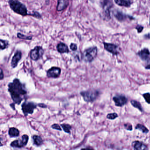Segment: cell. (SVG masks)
<instances>
[{
  "label": "cell",
  "mask_w": 150,
  "mask_h": 150,
  "mask_svg": "<svg viewBox=\"0 0 150 150\" xmlns=\"http://www.w3.org/2000/svg\"><path fill=\"white\" fill-rule=\"evenodd\" d=\"M8 91L12 100L16 104H21L28 93L25 84H23L18 79H15L8 85Z\"/></svg>",
  "instance_id": "cell-1"
},
{
  "label": "cell",
  "mask_w": 150,
  "mask_h": 150,
  "mask_svg": "<svg viewBox=\"0 0 150 150\" xmlns=\"http://www.w3.org/2000/svg\"><path fill=\"white\" fill-rule=\"evenodd\" d=\"M8 4L10 8L16 13L23 16L28 15L26 6L18 0H9Z\"/></svg>",
  "instance_id": "cell-2"
},
{
  "label": "cell",
  "mask_w": 150,
  "mask_h": 150,
  "mask_svg": "<svg viewBox=\"0 0 150 150\" xmlns=\"http://www.w3.org/2000/svg\"><path fill=\"white\" fill-rule=\"evenodd\" d=\"M98 50L97 47H90L85 50L82 54V59L84 61L91 63L96 57Z\"/></svg>",
  "instance_id": "cell-3"
},
{
  "label": "cell",
  "mask_w": 150,
  "mask_h": 150,
  "mask_svg": "<svg viewBox=\"0 0 150 150\" xmlns=\"http://www.w3.org/2000/svg\"><path fill=\"white\" fill-rule=\"evenodd\" d=\"M81 95L86 102H93L98 98L100 92L96 90H89L82 91L80 93Z\"/></svg>",
  "instance_id": "cell-4"
},
{
  "label": "cell",
  "mask_w": 150,
  "mask_h": 150,
  "mask_svg": "<svg viewBox=\"0 0 150 150\" xmlns=\"http://www.w3.org/2000/svg\"><path fill=\"white\" fill-rule=\"evenodd\" d=\"M37 105L32 102L25 101L22 105V110L25 116L29 114H32L34 113L35 109L36 108Z\"/></svg>",
  "instance_id": "cell-5"
},
{
  "label": "cell",
  "mask_w": 150,
  "mask_h": 150,
  "mask_svg": "<svg viewBox=\"0 0 150 150\" xmlns=\"http://www.w3.org/2000/svg\"><path fill=\"white\" fill-rule=\"evenodd\" d=\"M44 50L41 46H37L31 50L30 53V58L34 61H37L42 57Z\"/></svg>",
  "instance_id": "cell-6"
},
{
  "label": "cell",
  "mask_w": 150,
  "mask_h": 150,
  "mask_svg": "<svg viewBox=\"0 0 150 150\" xmlns=\"http://www.w3.org/2000/svg\"><path fill=\"white\" fill-rule=\"evenodd\" d=\"M28 140L29 136L27 135H23L21 139H17L12 142L10 146L14 148H22L27 145Z\"/></svg>",
  "instance_id": "cell-7"
},
{
  "label": "cell",
  "mask_w": 150,
  "mask_h": 150,
  "mask_svg": "<svg viewBox=\"0 0 150 150\" xmlns=\"http://www.w3.org/2000/svg\"><path fill=\"white\" fill-rule=\"evenodd\" d=\"M112 5V0H103V1L102 6L104 15L108 20L110 19V9Z\"/></svg>",
  "instance_id": "cell-8"
},
{
  "label": "cell",
  "mask_w": 150,
  "mask_h": 150,
  "mask_svg": "<svg viewBox=\"0 0 150 150\" xmlns=\"http://www.w3.org/2000/svg\"><path fill=\"white\" fill-rule=\"evenodd\" d=\"M113 100L117 107H122L128 102L127 98L123 95H116L113 97Z\"/></svg>",
  "instance_id": "cell-9"
},
{
  "label": "cell",
  "mask_w": 150,
  "mask_h": 150,
  "mask_svg": "<svg viewBox=\"0 0 150 150\" xmlns=\"http://www.w3.org/2000/svg\"><path fill=\"white\" fill-rule=\"evenodd\" d=\"M104 48L107 51L114 55H117L119 53L118 46L113 44L103 42Z\"/></svg>",
  "instance_id": "cell-10"
},
{
  "label": "cell",
  "mask_w": 150,
  "mask_h": 150,
  "mask_svg": "<svg viewBox=\"0 0 150 150\" xmlns=\"http://www.w3.org/2000/svg\"><path fill=\"white\" fill-rule=\"evenodd\" d=\"M61 71V69L59 67H53L48 70L47 73V76L49 78H58L60 76Z\"/></svg>",
  "instance_id": "cell-11"
},
{
  "label": "cell",
  "mask_w": 150,
  "mask_h": 150,
  "mask_svg": "<svg viewBox=\"0 0 150 150\" xmlns=\"http://www.w3.org/2000/svg\"><path fill=\"white\" fill-rule=\"evenodd\" d=\"M22 56V54L21 51H17L16 52L11 61V66L13 68H15L17 66L18 63L21 59Z\"/></svg>",
  "instance_id": "cell-12"
},
{
  "label": "cell",
  "mask_w": 150,
  "mask_h": 150,
  "mask_svg": "<svg viewBox=\"0 0 150 150\" xmlns=\"http://www.w3.org/2000/svg\"><path fill=\"white\" fill-rule=\"evenodd\" d=\"M69 0H58L57 7V11H63L67 8L69 5Z\"/></svg>",
  "instance_id": "cell-13"
},
{
  "label": "cell",
  "mask_w": 150,
  "mask_h": 150,
  "mask_svg": "<svg viewBox=\"0 0 150 150\" xmlns=\"http://www.w3.org/2000/svg\"><path fill=\"white\" fill-rule=\"evenodd\" d=\"M138 55L139 56V57L142 60L146 61L149 59L150 56V52L148 49L145 48L139 52Z\"/></svg>",
  "instance_id": "cell-14"
},
{
  "label": "cell",
  "mask_w": 150,
  "mask_h": 150,
  "mask_svg": "<svg viewBox=\"0 0 150 150\" xmlns=\"http://www.w3.org/2000/svg\"><path fill=\"white\" fill-rule=\"evenodd\" d=\"M57 50L58 52L60 53H68L69 52V50L68 47L65 44L60 42L57 45Z\"/></svg>",
  "instance_id": "cell-15"
},
{
  "label": "cell",
  "mask_w": 150,
  "mask_h": 150,
  "mask_svg": "<svg viewBox=\"0 0 150 150\" xmlns=\"http://www.w3.org/2000/svg\"><path fill=\"white\" fill-rule=\"evenodd\" d=\"M133 147L135 150H146L148 149L145 144L138 141L133 142Z\"/></svg>",
  "instance_id": "cell-16"
},
{
  "label": "cell",
  "mask_w": 150,
  "mask_h": 150,
  "mask_svg": "<svg viewBox=\"0 0 150 150\" xmlns=\"http://www.w3.org/2000/svg\"><path fill=\"white\" fill-rule=\"evenodd\" d=\"M115 2L121 6L129 7L131 5L132 2L130 0H115Z\"/></svg>",
  "instance_id": "cell-17"
},
{
  "label": "cell",
  "mask_w": 150,
  "mask_h": 150,
  "mask_svg": "<svg viewBox=\"0 0 150 150\" xmlns=\"http://www.w3.org/2000/svg\"><path fill=\"white\" fill-rule=\"evenodd\" d=\"M8 135L10 137H16L20 135V131L14 127L10 128L8 130Z\"/></svg>",
  "instance_id": "cell-18"
},
{
  "label": "cell",
  "mask_w": 150,
  "mask_h": 150,
  "mask_svg": "<svg viewBox=\"0 0 150 150\" xmlns=\"http://www.w3.org/2000/svg\"><path fill=\"white\" fill-rule=\"evenodd\" d=\"M34 144L37 146H40L43 143V140L40 136L38 135H34L32 137Z\"/></svg>",
  "instance_id": "cell-19"
},
{
  "label": "cell",
  "mask_w": 150,
  "mask_h": 150,
  "mask_svg": "<svg viewBox=\"0 0 150 150\" xmlns=\"http://www.w3.org/2000/svg\"><path fill=\"white\" fill-rule=\"evenodd\" d=\"M114 16L119 21H122L126 18V16L119 11H115L114 13Z\"/></svg>",
  "instance_id": "cell-20"
},
{
  "label": "cell",
  "mask_w": 150,
  "mask_h": 150,
  "mask_svg": "<svg viewBox=\"0 0 150 150\" xmlns=\"http://www.w3.org/2000/svg\"><path fill=\"white\" fill-rule=\"evenodd\" d=\"M130 103L133 106V107H134V108H137L141 112H143L144 111L143 108H142L140 103L136 100H131Z\"/></svg>",
  "instance_id": "cell-21"
},
{
  "label": "cell",
  "mask_w": 150,
  "mask_h": 150,
  "mask_svg": "<svg viewBox=\"0 0 150 150\" xmlns=\"http://www.w3.org/2000/svg\"><path fill=\"white\" fill-rule=\"evenodd\" d=\"M135 129L139 130L142 132L143 133H147L149 132V130L147 129V128H146L144 125L140 124H138L137 125V126L135 127Z\"/></svg>",
  "instance_id": "cell-22"
},
{
  "label": "cell",
  "mask_w": 150,
  "mask_h": 150,
  "mask_svg": "<svg viewBox=\"0 0 150 150\" xmlns=\"http://www.w3.org/2000/svg\"><path fill=\"white\" fill-rule=\"evenodd\" d=\"M9 45V43L8 41L3 40L2 39L0 40V48L1 50H4L8 47Z\"/></svg>",
  "instance_id": "cell-23"
},
{
  "label": "cell",
  "mask_w": 150,
  "mask_h": 150,
  "mask_svg": "<svg viewBox=\"0 0 150 150\" xmlns=\"http://www.w3.org/2000/svg\"><path fill=\"white\" fill-rule=\"evenodd\" d=\"M61 127L63 128V130L65 132L67 133H70L71 130V129L72 127L71 125L67 124H62L61 125Z\"/></svg>",
  "instance_id": "cell-24"
},
{
  "label": "cell",
  "mask_w": 150,
  "mask_h": 150,
  "mask_svg": "<svg viewBox=\"0 0 150 150\" xmlns=\"http://www.w3.org/2000/svg\"><path fill=\"white\" fill-rule=\"evenodd\" d=\"M17 36L20 39H23V40H31L32 39V37L28 36L20 33H17Z\"/></svg>",
  "instance_id": "cell-25"
},
{
  "label": "cell",
  "mask_w": 150,
  "mask_h": 150,
  "mask_svg": "<svg viewBox=\"0 0 150 150\" xmlns=\"http://www.w3.org/2000/svg\"><path fill=\"white\" fill-rule=\"evenodd\" d=\"M117 117H118V115L115 113H110V114H108L107 116V118L110 120H114Z\"/></svg>",
  "instance_id": "cell-26"
},
{
  "label": "cell",
  "mask_w": 150,
  "mask_h": 150,
  "mask_svg": "<svg viewBox=\"0 0 150 150\" xmlns=\"http://www.w3.org/2000/svg\"><path fill=\"white\" fill-rule=\"evenodd\" d=\"M143 96L146 102L149 104H150V93H146L143 95Z\"/></svg>",
  "instance_id": "cell-27"
},
{
  "label": "cell",
  "mask_w": 150,
  "mask_h": 150,
  "mask_svg": "<svg viewBox=\"0 0 150 150\" xmlns=\"http://www.w3.org/2000/svg\"><path fill=\"white\" fill-rule=\"evenodd\" d=\"M70 49L73 51H76L78 50V46L76 44L71 43L70 45Z\"/></svg>",
  "instance_id": "cell-28"
},
{
  "label": "cell",
  "mask_w": 150,
  "mask_h": 150,
  "mask_svg": "<svg viewBox=\"0 0 150 150\" xmlns=\"http://www.w3.org/2000/svg\"><path fill=\"white\" fill-rule=\"evenodd\" d=\"M51 128L54 129H57L59 131L62 130V129L60 128L59 125L58 124H54L52 125L51 126Z\"/></svg>",
  "instance_id": "cell-29"
},
{
  "label": "cell",
  "mask_w": 150,
  "mask_h": 150,
  "mask_svg": "<svg viewBox=\"0 0 150 150\" xmlns=\"http://www.w3.org/2000/svg\"><path fill=\"white\" fill-rule=\"evenodd\" d=\"M29 15L32 16H34L35 18H38V19L42 18V16L40 15L39 13L37 12H34L33 14H30Z\"/></svg>",
  "instance_id": "cell-30"
},
{
  "label": "cell",
  "mask_w": 150,
  "mask_h": 150,
  "mask_svg": "<svg viewBox=\"0 0 150 150\" xmlns=\"http://www.w3.org/2000/svg\"><path fill=\"white\" fill-rule=\"evenodd\" d=\"M124 127L126 129L128 130L131 131L132 129V126L129 123L125 124L124 125Z\"/></svg>",
  "instance_id": "cell-31"
},
{
  "label": "cell",
  "mask_w": 150,
  "mask_h": 150,
  "mask_svg": "<svg viewBox=\"0 0 150 150\" xmlns=\"http://www.w3.org/2000/svg\"><path fill=\"white\" fill-rule=\"evenodd\" d=\"M143 28H143L142 26H139V25L137 26L136 28V29L137 30V31L138 33H141V32H142V30H143Z\"/></svg>",
  "instance_id": "cell-32"
},
{
  "label": "cell",
  "mask_w": 150,
  "mask_h": 150,
  "mask_svg": "<svg viewBox=\"0 0 150 150\" xmlns=\"http://www.w3.org/2000/svg\"><path fill=\"white\" fill-rule=\"evenodd\" d=\"M145 68L146 69H150V59H149L146 62Z\"/></svg>",
  "instance_id": "cell-33"
},
{
  "label": "cell",
  "mask_w": 150,
  "mask_h": 150,
  "mask_svg": "<svg viewBox=\"0 0 150 150\" xmlns=\"http://www.w3.org/2000/svg\"><path fill=\"white\" fill-rule=\"evenodd\" d=\"M38 105L39 107L42 108H46L47 107L45 104H43V103H40V104H38Z\"/></svg>",
  "instance_id": "cell-34"
},
{
  "label": "cell",
  "mask_w": 150,
  "mask_h": 150,
  "mask_svg": "<svg viewBox=\"0 0 150 150\" xmlns=\"http://www.w3.org/2000/svg\"><path fill=\"white\" fill-rule=\"evenodd\" d=\"M0 76H1V80L3 79V78H4V74H3V71H2V69H1Z\"/></svg>",
  "instance_id": "cell-35"
},
{
  "label": "cell",
  "mask_w": 150,
  "mask_h": 150,
  "mask_svg": "<svg viewBox=\"0 0 150 150\" xmlns=\"http://www.w3.org/2000/svg\"></svg>",
  "instance_id": "cell-36"
}]
</instances>
